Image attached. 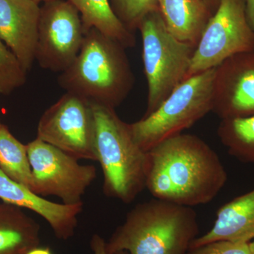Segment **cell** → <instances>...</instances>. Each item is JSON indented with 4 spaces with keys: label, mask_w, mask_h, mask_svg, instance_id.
Instances as JSON below:
<instances>
[{
    "label": "cell",
    "mask_w": 254,
    "mask_h": 254,
    "mask_svg": "<svg viewBox=\"0 0 254 254\" xmlns=\"http://www.w3.org/2000/svg\"><path fill=\"white\" fill-rule=\"evenodd\" d=\"M35 1H38V2H40V1H45V2H47V1H53V0H35Z\"/></svg>",
    "instance_id": "cell-27"
},
{
    "label": "cell",
    "mask_w": 254,
    "mask_h": 254,
    "mask_svg": "<svg viewBox=\"0 0 254 254\" xmlns=\"http://www.w3.org/2000/svg\"><path fill=\"white\" fill-rule=\"evenodd\" d=\"M81 15L85 32L92 28L125 47L136 46L135 36L123 24L115 12L109 0H68Z\"/></svg>",
    "instance_id": "cell-17"
},
{
    "label": "cell",
    "mask_w": 254,
    "mask_h": 254,
    "mask_svg": "<svg viewBox=\"0 0 254 254\" xmlns=\"http://www.w3.org/2000/svg\"><path fill=\"white\" fill-rule=\"evenodd\" d=\"M138 28L148 87L145 117L158 109L187 79L195 47L179 41L171 34L158 10L146 15Z\"/></svg>",
    "instance_id": "cell-6"
},
{
    "label": "cell",
    "mask_w": 254,
    "mask_h": 254,
    "mask_svg": "<svg viewBox=\"0 0 254 254\" xmlns=\"http://www.w3.org/2000/svg\"><path fill=\"white\" fill-rule=\"evenodd\" d=\"M27 150L33 193L54 195L65 205L83 203L82 197L97 177L95 166L81 165L78 159L38 138L28 143Z\"/></svg>",
    "instance_id": "cell-8"
},
{
    "label": "cell",
    "mask_w": 254,
    "mask_h": 254,
    "mask_svg": "<svg viewBox=\"0 0 254 254\" xmlns=\"http://www.w3.org/2000/svg\"><path fill=\"white\" fill-rule=\"evenodd\" d=\"M85 34L81 15L69 1H47L41 7L36 61L42 68L63 72L77 57Z\"/></svg>",
    "instance_id": "cell-10"
},
{
    "label": "cell",
    "mask_w": 254,
    "mask_h": 254,
    "mask_svg": "<svg viewBox=\"0 0 254 254\" xmlns=\"http://www.w3.org/2000/svg\"><path fill=\"white\" fill-rule=\"evenodd\" d=\"M169 31L179 41L196 48L207 23L202 0H157Z\"/></svg>",
    "instance_id": "cell-16"
},
{
    "label": "cell",
    "mask_w": 254,
    "mask_h": 254,
    "mask_svg": "<svg viewBox=\"0 0 254 254\" xmlns=\"http://www.w3.org/2000/svg\"><path fill=\"white\" fill-rule=\"evenodd\" d=\"M218 135L229 154L247 163H254V115L222 120Z\"/></svg>",
    "instance_id": "cell-19"
},
{
    "label": "cell",
    "mask_w": 254,
    "mask_h": 254,
    "mask_svg": "<svg viewBox=\"0 0 254 254\" xmlns=\"http://www.w3.org/2000/svg\"><path fill=\"white\" fill-rule=\"evenodd\" d=\"M95 131L93 105L66 92L42 115L36 138L78 160L97 161Z\"/></svg>",
    "instance_id": "cell-9"
},
{
    "label": "cell",
    "mask_w": 254,
    "mask_h": 254,
    "mask_svg": "<svg viewBox=\"0 0 254 254\" xmlns=\"http://www.w3.org/2000/svg\"><path fill=\"white\" fill-rule=\"evenodd\" d=\"M41 11L35 0H0V39L26 73L36 61Z\"/></svg>",
    "instance_id": "cell-12"
},
{
    "label": "cell",
    "mask_w": 254,
    "mask_h": 254,
    "mask_svg": "<svg viewBox=\"0 0 254 254\" xmlns=\"http://www.w3.org/2000/svg\"><path fill=\"white\" fill-rule=\"evenodd\" d=\"M26 73L17 58L0 39V94L9 95L23 86Z\"/></svg>",
    "instance_id": "cell-20"
},
{
    "label": "cell",
    "mask_w": 254,
    "mask_h": 254,
    "mask_svg": "<svg viewBox=\"0 0 254 254\" xmlns=\"http://www.w3.org/2000/svg\"><path fill=\"white\" fill-rule=\"evenodd\" d=\"M198 232L192 208L153 198L130 210L106 242V249L109 253L186 254Z\"/></svg>",
    "instance_id": "cell-3"
},
{
    "label": "cell",
    "mask_w": 254,
    "mask_h": 254,
    "mask_svg": "<svg viewBox=\"0 0 254 254\" xmlns=\"http://www.w3.org/2000/svg\"><path fill=\"white\" fill-rule=\"evenodd\" d=\"M186 254H252L249 243L215 241L190 249Z\"/></svg>",
    "instance_id": "cell-22"
},
{
    "label": "cell",
    "mask_w": 254,
    "mask_h": 254,
    "mask_svg": "<svg viewBox=\"0 0 254 254\" xmlns=\"http://www.w3.org/2000/svg\"><path fill=\"white\" fill-rule=\"evenodd\" d=\"M27 254H53L52 251L48 247H36V248L32 249L28 252Z\"/></svg>",
    "instance_id": "cell-25"
},
{
    "label": "cell",
    "mask_w": 254,
    "mask_h": 254,
    "mask_svg": "<svg viewBox=\"0 0 254 254\" xmlns=\"http://www.w3.org/2000/svg\"><path fill=\"white\" fill-rule=\"evenodd\" d=\"M245 1L247 19L254 31V0H245Z\"/></svg>",
    "instance_id": "cell-24"
},
{
    "label": "cell",
    "mask_w": 254,
    "mask_h": 254,
    "mask_svg": "<svg viewBox=\"0 0 254 254\" xmlns=\"http://www.w3.org/2000/svg\"><path fill=\"white\" fill-rule=\"evenodd\" d=\"M148 152L145 189L157 199L190 208L206 204L227 181L216 152L195 135L180 133Z\"/></svg>",
    "instance_id": "cell-1"
},
{
    "label": "cell",
    "mask_w": 254,
    "mask_h": 254,
    "mask_svg": "<svg viewBox=\"0 0 254 254\" xmlns=\"http://www.w3.org/2000/svg\"><path fill=\"white\" fill-rule=\"evenodd\" d=\"M91 248L93 254H128L125 251L109 253L107 251L106 242L104 239L98 234H95L92 237L91 240Z\"/></svg>",
    "instance_id": "cell-23"
},
{
    "label": "cell",
    "mask_w": 254,
    "mask_h": 254,
    "mask_svg": "<svg viewBox=\"0 0 254 254\" xmlns=\"http://www.w3.org/2000/svg\"><path fill=\"white\" fill-rule=\"evenodd\" d=\"M92 105L95 153L104 177L103 192L110 198L128 204L145 189L149 170L148 152L138 146L129 125L119 118L115 109Z\"/></svg>",
    "instance_id": "cell-4"
},
{
    "label": "cell",
    "mask_w": 254,
    "mask_h": 254,
    "mask_svg": "<svg viewBox=\"0 0 254 254\" xmlns=\"http://www.w3.org/2000/svg\"><path fill=\"white\" fill-rule=\"evenodd\" d=\"M213 112L221 120L254 115V52L234 55L217 67Z\"/></svg>",
    "instance_id": "cell-11"
},
{
    "label": "cell",
    "mask_w": 254,
    "mask_h": 254,
    "mask_svg": "<svg viewBox=\"0 0 254 254\" xmlns=\"http://www.w3.org/2000/svg\"><path fill=\"white\" fill-rule=\"evenodd\" d=\"M216 75L215 67L187 78L153 113L128 124L138 146L149 151L213 111Z\"/></svg>",
    "instance_id": "cell-5"
},
{
    "label": "cell",
    "mask_w": 254,
    "mask_h": 254,
    "mask_svg": "<svg viewBox=\"0 0 254 254\" xmlns=\"http://www.w3.org/2000/svg\"><path fill=\"white\" fill-rule=\"evenodd\" d=\"M254 240V190L219 208L213 226L197 237L190 249L215 241L250 243Z\"/></svg>",
    "instance_id": "cell-14"
},
{
    "label": "cell",
    "mask_w": 254,
    "mask_h": 254,
    "mask_svg": "<svg viewBox=\"0 0 254 254\" xmlns=\"http://www.w3.org/2000/svg\"><path fill=\"white\" fill-rule=\"evenodd\" d=\"M249 245H250L251 253H252V254H254V241H253V242H250Z\"/></svg>",
    "instance_id": "cell-26"
},
{
    "label": "cell",
    "mask_w": 254,
    "mask_h": 254,
    "mask_svg": "<svg viewBox=\"0 0 254 254\" xmlns=\"http://www.w3.org/2000/svg\"><path fill=\"white\" fill-rule=\"evenodd\" d=\"M0 199L4 203L28 209L49 224L60 240L73 236L78 225V217L83 211V203L65 205L50 201L33 193L11 180L0 169Z\"/></svg>",
    "instance_id": "cell-13"
},
{
    "label": "cell",
    "mask_w": 254,
    "mask_h": 254,
    "mask_svg": "<svg viewBox=\"0 0 254 254\" xmlns=\"http://www.w3.org/2000/svg\"><path fill=\"white\" fill-rule=\"evenodd\" d=\"M125 49L92 28L85 34L76 59L60 73L58 83L92 104L115 109L126 99L135 81Z\"/></svg>",
    "instance_id": "cell-2"
},
{
    "label": "cell",
    "mask_w": 254,
    "mask_h": 254,
    "mask_svg": "<svg viewBox=\"0 0 254 254\" xmlns=\"http://www.w3.org/2000/svg\"><path fill=\"white\" fill-rule=\"evenodd\" d=\"M0 169L11 180L33 191V173L27 145L16 139L7 127L0 124Z\"/></svg>",
    "instance_id": "cell-18"
},
{
    "label": "cell",
    "mask_w": 254,
    "mask_h": 254,
    "mask_svg": "<svg viewBox=\"0 0 254 254\" xmlns=\"http://www.w3.org/2000/svg\"><path fill=\"white\" fill-rule=\"evenodd\" d=\"M0 124H1V123H0Z\"/></svg>",
    "instance_id": "cell-28"
},
{
    "label": "cell",
    "mask_w": 254,
    "mask_h": 254,
    "mask_svg": "<svg viewBox=\"0 0 254 254\" xmlns=\"http://www.w3.org/2000/svg\"><path fill=\"white\" fill-rule=\"evenodd\" d=\"M41 226L23 208L0 203V254H27L41 246Z\"/></svg>",
    "instance_id": "cell-15"
},
{
    "label": "cell",
    "mask_w": 254,
    "mask_h": 254,
    "mask_svg": "<svg viewBox=\"0 0 254 254\" xmlns=\"http://www.w3.org/2000/svg\"><path fill=\"white\" fill-rule=\"evenodd\" d=\"M250 52H254V31L247 19L245 0H220L195 48L187 78L218 67L234 55Z\"/></svg>",
    "instance_id": "cell-7"
},
{
    "label": "cell",
    "mask_w": 254,
    "mask_h": 254,
    "mask_svg": "<svg viewBox=\"0 0 254 254\" xmlns=\"http://www.w3.org/2000/svg\"><path fill=\"white\" fill-rule=\"evenodd\" d=\"M115 12L129 31L138 28L146 15L158 9L157 0H114Z\"/></svg>",
    "instance_id": "cell-21"
}]
</instances>
